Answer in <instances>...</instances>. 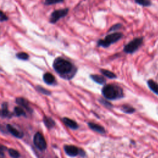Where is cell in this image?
Returning <instances> with one entry per match:
<instances>
[{"label":"cell","instance_id":"1","mask_svg":"<svg viewBox=\"0 0 158 158\" xmlns=\"http://www.w3.org/2000/svg\"><path fill=\"white\" fill-rule=\"evenodd\" d=\"M55 71L63 78L70 80L77 73V67L69 60L62 57L56 58L53 62Z\"/></svg>","mask_w":158,"mask_h":158},{"label":"cell","instance_id":"2","mask_svg":"<svg viewBox=\"0 0 158 158\" xmlns=\"http://www.w3.org/2000/svg\"><path fill=\"white\" fill-rule=\"evenodd\" d=\"M102 93L105 98L109 100L118 99L123 97L122 88L114 84L106 85L102 89Z\"/></svg>","mask_w":158,"mask_h":158},{"label":"cell","instance_id":"3","mask_svg":"<svg viewBox=\"0 0 158 158\" xmlns=\"http://www.w3.org/2000/svg\"><path fill=\"white\" fill-rule=\"evenodd\" d=\"M123 36V34L120 32H115L107 35L104 39L99 40L97 42L98 46H101L103 48H107L111 44L115 43L121 39Z\"/></svg>","mask_w":158,"mask_h":158},{"label":"cell","instance_id":"4","mask_svg":"<svg viewBox=\"0 0 158 158\" xmlns=\"http://www.w3.org/2000/svg\"><path fill=\"white\" fill-rule=\"evenodd\" d=\"M143 37H138L135 38L124 46L123 51L127 54L133 53L139 48V46L143 43Z\"/></svg>","mask_w":158,"mask_h":158},{"label":"cell","instance_id":"5","mask_svg":"<svg viewBox=\"0 0 158 158\" xmlns=\"http://www.w3.org/2000/svg\"><path fill=\"white\" fill-rule=\"evenodd\" d=\"M65 153L70 156L75 157L77 156H80L81 157L86 156V153L83 149H80L73 145H65L64 147Z\"/></svg>","mask_w":158,"mask_h":158},{"label":"cell","instance_id":"6","mask_svg":"<svg viewBox=\"0 0 158 158\" xmlns=\"http://www.w3.org/2000/svg\"><path fill=\"white\" fill-rule=\"evenodd\" d=\"M33 143L35 146L40 150L43 151L46 148L47 144L43 135L37 132L33 137Z\"/></svg>","mask_w":158,"mask_h":158},{"label":"cell","instance_id":"7","mask_svg":"<svg viewBox=\"0 0 158 158\" xmlns=\"http://www.w3.org/2000/svg\"><path fill=\"white\" fill-rule=\"evenodd\" d=\"M69 12V9L65 8L54 10L51 15L49 21L52 23H56L60 19L65 17Z\"/></svg>","mask_w":158,"mask_h":158},{"label":"cell","instance_id":"8","mask_svg":"<svg viewBox=\"0 0 158 158\" xmlns=\"http://www.w3.org/2000/svg\"><path fill=\"white\" fill-rule=\"evenodd\" d=\"M88 127L94 131H96L100 134H104L106 133V130L104 128L99 124L94 123L93 122H88Z\"/></svg>","mask_w":158,"mask_h":158},{"label":"cell","instance_id":"9","mask_svg":"<svg viewBox=\"0 0 158 158\" xmlns=\"http://www.w3.org/2000/svg\"><path fill=\"white\" fill-rule=\"evenodd\" d=\"M7 129L10 133V134H12L15 137H17L18 138H21L23 136V134L22 132L18 130L17 128H15V127H14L11 125H9V124L7 125Z\"/></svg>","mask_w":158,"mask_h":158},{"label":"cell","instance_id":"10","mask_svg":"<svg viewBox=\"0 0 158 158\" xmlns=\"http://www.w3.org/2000/svg\"><path fill=\"white\" fill-rule=\"evenodd\" d=\"M62 121L66 126H67L68 127H69L71 129L76 130L78 128V125L77 123L69 118L64 117L62 118Z\"/></svg>","mask_w":158,"mask_h":158},{"label":"cell","instance_id":"11","mask_svg":"<svg viewBox=\"0 0 158 158\" xmlns=\"http://www.w3.org/2000/svg\"><path fill=\"white\" fill-rule=\"evenodd\" d=\"M16 102L20 106L25 108L28 112H30V111L32 112V110L30 108V107L29 106V103L27 99L22 98H18L16 99Z\"/></svg>","mask_w":158,"mask_h":158},{"label":"cell","instance_id":"12","mask_svg":"<svg viewBox=\"0 0 158 158\" xmlns=\"http://www.w3.org/2000/svg\"><path fill=\"white\" fill-rule=\"evenodd\" d=\"M43 80L48 85H52L56 81L54 75L49 72H46L43 75Z\"/></svg>","mask_w":158,"mask_h":158},{"label":"cell","instance_id":"13","mask_svg":"<svg viewBox=\"0 0 158 158\" xmlns=\"http://www.w3.org/2000/svg\"><path fill=\"white\" fill-rule=\"evenodd\" d=\"M90 78L96 83L99 85H103L106 83V79L101 75H91Z\"/></svg>","mask_w":158,"mask_h":158},{"label":"cell","instance_id":"14","mask_svg":"<svg viewBox=\"0 0 158 158\" xmlns=\"http://www.w3.org/2000/svg\"><path fill=\"white\" fill-rule=\"evenodd\" d=\"M148 85L152 92L158 95V83L152 80H149L148 81Z\"/></svg>","mask_w":158,"mask_h":158},{"label":"cell","instance_id":"15","mask_svg":"<svg viewBox=\"0 0 158 158\" xmlns=\"http://www.w3.org/2000/svg\"><path fill=\"white\" fill-rule=\"evenodd\" d=\"M10 116H11L10 113L9 112V111L8 110V109H7V103H3V104L2 106V109L0 110V117H10Z\"/></svg>","mask_w":158,"mask_h":158},{"label":"cell","instance_id":"16","mask_svg":"<svg viewBox=\"0 0 158 158\" xmlns=\"http://www.w3.org/2000/svg\"><path fill=\"white\" fill-rule=\"evenodd\" d=\"M43 122H44V123L46 125V127L49 129L52 128L55 125L54 120L49 117L44 116L43 117Z\"/></svg>","mask_w":158,"mask_h":158},{"label":"cell","instance_id":"17","mask_svg":"<svg viewBox=\"0 0 158 158\" xmlns=\"http://www.w3.org/2000/svg\"><path fill=\"white\" fill-rule=\"evenodd\" d=\"M100 72H101L102 74H103L106 77H107L110 79H113V78H117V76L115 75V73H114L113 72H112L109 70H106V69H101Z\"/></svg>","mask_w":158,"mask_h":158},{"label":"cell","instance_id":"18","mask_svg":"<svg viewBox=\"0 0 158 158\" xmlns=\"http://www.w3.org/2000/svg\"><path fill=\"white\" fill-rule=\"evenodd\" d=\"M121 110L126 114H132L135 111V108H133V107L129 106V105H123L121 107Z\"/></svg>","mask_w":158,"mask_h":158},{"label":"cell","instance_id":"19","mask_svg":"<svg viewBox=\"0 0 158 158\" xmlns=\"http://www.w3.org/2000/svg\"><path fill=\"white\" fill-rule=\"evenodd\" d=\"M134 1L135 3L143 7H149L151 5V1L150 0H134Z\"/></svg>","mask_w":158,"mask_h":158},{"label":"cell","instance_id":"20","mask_svg":"<svg viewBox=\"0 0 158 158\" xmlns=\"http://www.w3.org/2000/svg\"><path fill=\"white\" fill-rule=\"evenodd\" d=\"M14 114L16 116H22V115H25V110L21 107H19L17 106L14 108Z\"/></svg>","mask_w":158,"mask_h":158},{"label":"cell","instance_id":"21","mask_svg":"<svg viewBox=\"0 0 158 158\" xmlns=\"http://www.w3.org/2000/svg\"><path fill=\"white\" fill-rule=\"evenodd\" d=\"M16 56L17 58L22 59V60H27L29 57L28 55L26 52H20L17 53Z\"/></svg>","mask_w":158,"mask_h":158},{"label":"cell","instance_id":"22","mask_svg":"<svg viewBox=\"0 0 158 158\" xmlns=\"http://www.w3.org/2000/svg\"><path fill=\"white\" fill-rule=\"evenodd\" d=\"M36 89L37 91H38L40 93L43 94H46V95H49L51 94V92L48 90H47L46 89L40 86H36Z\"/></svg>","mask_w":158,"mask_h":158},{"label":"cell","instance_id":"23","mask_svg":"<svg viewBox=\"0 0 158 158\" xmlns=\"http://www.w3.org/2000/svg\"><path fill=\"white\" fill-rule=\"evenodd\" d=\"M8 152H9V155L12 157H19L20 156V154L18 152V151H17L15 149H9L8 150Z\"/></svg>","mask_w":158,"mask_h":158},{"label":"cell","instance_id":"24","mask_svg":"<svg viewBox=\"0 0 158 158\" xmlns=\"http://www.w3.org/2000/svg\"><path fill=\"white\" fill-rule=\"evenodd\" d=\"M64 0H45L44 4L46 5H52V4L62 2Z\"/></svg>","mask_w":158,"mask_h":158},{"label":"cell","instance_id":"25","mask_svg":"<svg viewBox=\"0 0 158 158\" xmlns=\"http://www.w3.org/2000/svg\"><path fill=\"white\" fill-rule=\"evenodd\" d=\"M99 102H100L102 105H104L105 107H107V108L110 109V108L112 107V105L109 102L107 101L106 99H102V98H101V99H99Z\"/></svg>","mask_w":158,"mask_h":158},{"label":"cell","instance_id":"26","mask_svg":"<svg viewBox=\"0 0 158 158\" xmlns=\"http://www.w3.org/2000/svg\"><path fill=\"white\" fill-rule=\"evenodd\" d=\"M122 27V25L121 23H117V24H115L113 26H112L110 29L109 30V31H115L117 30H118L120 29L121 27Z\"/></svg>","mask_w":158,"mask_h":158},{"label":"cell","instance_id":"27","mask_svg":"<svg viewBox=\"0 0 158 158\" xmlns=\"http://www.w3.org/2000/svg\"><path fill=\"white\" fill-rule=\"evenodd\" d=\"M8 17L7 15L2 11L0 10V22H4L7 20Z\"/></svg>","mask_w":158,"mask_h":158},{"label":"cell","instance_id":"28","mask_svg":"<svg viewBox=\"0 0 158 158\" xmlns=\"http://www.w3.org/2000/svg\"><path fill=\"white\" fill-rule=\"evenodd\" d=\"M6 149H7L6 147H5L4 146H0V158L5 157L4 151H6Z\"/></svg>","mask_w":158,"mask_h":158}]
</instances>
